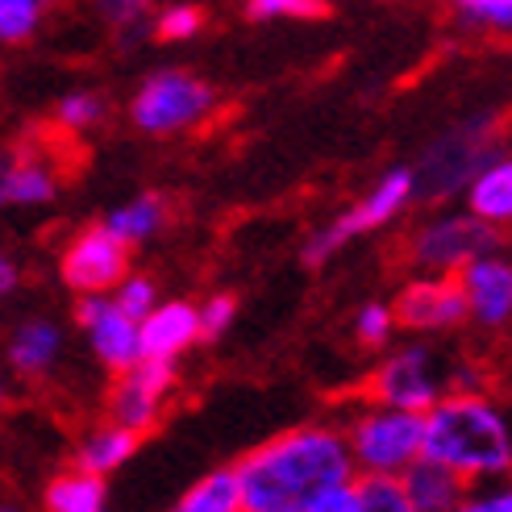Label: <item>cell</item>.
I'll list each match as a JSON object with an SVG mask.
<instances>
[{"mask_svg": "<svg viewBox=\"0 0 512 512\" xmlns=\"http://www.w3.org/2000/svg\"><path fill=\"white\" fill-rule=\"evenodd\" d=\"M242 512H313L358 479L338 421H304L246 450L238 463Z\"/></svg>", "mask_w": 512, "mask_h": 512, "instance_id": "obj_1", "label": "cell"}, {"mask_svg": "<svg viewBox=\"0 0 512 512\" xmlns=\"http://www.w3.org/2000/svg\"><path fill=\"white\" fill-rule=\"evenodd\" d=\"M425 458L483 483L512 471V417L488 392H446L425 413Z\"/></svg>", "mask_w": 512, "mask_h": 512, "instance_id": "obj_2", "label": "cell"}, {"mask_svg": "<svg viewBox=\"0 0 512 512\" xmlns=\"http://www.w3.org/2000/svg\"><path fill=\"white\" fill-rule=\"evenodd\" d=\"M500 150H504V142H500V117L496 113H475V117L454 121L450 130H442L433 138L413 163L417 200L438 204V200L463 196V188L500 155Z\"/></svg>", "mask_w": 512, "mask_h": 512, "instance_id": "obj_3", "label": "cell"}, {"mask_svg": "<svg viewBox=\"0 0 512 512\" xmlns=\"http://www.w3.org/2000/svg\"><path fill=\"white\" fill-rule=\"evenodd\" d=\"M358 475H404L425 454V413L358 400L342 421Z\"/></svg>", "mask_w": 512, "mask_h": 512, "instance_id": "obj_4", "label": "cell"}, {"mask_svg": "<svg viewBox=\"0 0 512 512\" xmlns=\"http://www.w3.org/2000/svg\"><path fill=\"white\" fill-rule=\"evenodd\" d=\"M221 105V96L209 80L184 67L150 71L130 96V125L146 138H175L204 125Z\"/></svg>", "mask_w": 512, "mask_h": 512, "instance_id": "obj_5", "label": "cell"}, {"mask_svg": "<svg viewBox=\"0 0 512 512\" xmlns=\"http://www.w3.org/2000/svg\"><path fill=\"white\" fill-rule=\"evenodd\" d=\"M408 204H417L413 167L383 171L375 184L350 204V209H342L334 221H325L321 229H313L309 242L300 246V263L304 267H325L354 238H367V234H375V229L392 225L400 213H408Z\"/></svg>", "mask_w": 512, "mask_h": 512, "instance_id": "obj_6", "label": "cell"}, {"mask_svg": "<svg viewBox=\"0 0 512 512\" xmlns=\"http://www.w3.org/2000/svg\"><path fill=\"white\" fill-rule=\"evenodd\" d=\"M446 392H450V358H442L425 342L400 346L388 358H379L363 383V400L408 408V413H429Z\"/></svg>", "mask_w": 512, "mask_h": 512, "instance_id": "obj_7", "label": "cell"}, {"mask_svg": "<svg viewBox=\"0 0 512 512\" xmlns=\"http://www.w3.org/2000/svg\"><path fill=\"white\" fill-rule=\"evenodd\" d=\"M500 229L479 221L475 213H433L425 217L404 242V263L413 275H458V267L471 263L475 254L496 250Z\"/></svg>", "mask_w": 512, "mask_h": 512, "instance_id": "obj_8", "label": "cell"}, {"mask_svg": "<svg viewBox=\"0 0 512 512\" xmlns=\"http://www.w3.org/2000/svg\"><path fill=\"white\" fill-rule=\"evenodd\" d=\"M121 275H130V246L105 221L75 229L59 250V279L71 288V296L113 292Z\"/></svg>", "mask_w": 512, "mask_h": 512, "instance_id": "obj_9", "label": "cell"}, {"mask_svg": "<svg viewBox=\"0 0 512 512\" xmlns=\"http://www.w3.org/2000/svg\"><path fill=\"white\" fill-rule=\"evenodd\" d=\"M175 363H134L130 371L113 375L109 392H105V417L134 429V433H150L159 425L163 408H167V396L175 392Z\"/></svg>", "mask_w": 512, "mask_h": 512, "instance_id": "obj_10", "label": "cell"}, {"mask_svg": "<svg viewBox=\"0 0 512 512\" xmlns=\"http://www.w3.org/2000/svg\"><path fill=\"white\" fill-rule=\"evenodd\" d=\"M392 313L408 334H450L467 325V296L458 275H413L392 296Z\"/></svg>", "mask_w": 512, "mask_h": 512, "instance_id": "obj_11", "label": "cell"}, {"mask_svg": "<svg viewBox=\"0 0 512 512\" xmlns=\"http://www.w3.org/2000/svg\"><path fill=\"white\" fill-rule=\"evenodd\" d=\"M75 325L88 334L92 358L109 375L130 371L134 363H142V346H138V321L125 317L117 304L109 300V292L96 296H75Z\"/></svg>", "mask_w": 512, "mask_h": 512, "instance_id": "obj_12", "label": "cell"}, {"mask_svg": "<svg viewBox=\"0 0 512 512\" xmlns=\"http://www.w3.org/2000/svg\"><path fill=\"white\" fill-rule=\"evenodd\" d=\"M458 284L467 296V321L488 329H508L512 325V259L500 250H483L471 263L458 267Z\"/></svg>", "mask_w": 512, "mask_h": 512, "instance_id": "obj_13", "label": "cell"}, {"mask_svg": "<svg viewBox=\"0 0 512 512\" xmlns=\"http://www.w3.org/2000/svg\"><path fill=\"white\" fill-rule=\"evenodd\" d=\"M138 346L150 363H175L200 346V313L192 300H159L138 321Z\"/></svg>", "mask_w": 512, "mask_h": 512, "instance_id": "obj_14", "label": "cell"}, {"mask_svg": "<svg viewBox=\"0 0 512 512\" xmlns=\"http://www.w3.org/2000/svg\"><path fill=\"white\" fill-rule=\"evenodd\" d=\"M63 175L50 155L34 146H17L0 155V209H38L59 196Z\"/></svg>", "mask_w": 512, "mask_h": 512, "instance_id": "obj_15", "label": "cell"}, {"mask_svg": "<svg viewBox=\"0 0 512 512\" xmlns=\"http://www.w3.org/2000/svg\"><path fill=\"white\" fill-rule=\"evenodd\" d=\"M63 354H67V334H63V325L50 317H25L21 325H13V334L5 342L9 371L30 383L55 375Z\"/></svg>", "mask_w": 512, "mask_h": 512, "instance_id": "obj_16", "label": "cell"}, {"mask_svg": "<svg viewBox=\"0 0 512 512\" xmlns=\"http://www.w3.org/2000/svg\"><path fill=\"white\" fill-rule=\"evenodd\" d=\"M138 446H142V433H134V429H125V425H117V421L105 417L100 425H92L88 433H80L71 463L92 471V475H105L109 479V475H117L138 454Z\"/></svg>", "mask_w": 512, "mask_h": 512, "instance_id": "obj_17", "label": "cell"}, {"mask_svg": "<svg viewBox=\"0 0 512 512\" xmlns=\"http://www.w3.org/2000/svg\"><path fill=\"white\" fill-rule=\"evenodd\" d=\"M463 204H467V213L488 221L492 229H500V234L512 229V155L500 150V155L463 188Z\"/></svg>", "mask_w": 512, "mask_h": 512, "instance_id": "obj_18", "label": "cell"}, {"mask_svg": "<svg viewBox=\"0 0 512 512\" xmlns=\"http://www.w3.org/2000/svg\"><path fill=\"white\" fill-rule=\"evenodd\" d=\"M42 512H109V479L71 463L46 479Z\"/></svg>", "mask_w": 512, "mask_h": 512, "instance_id": "obj_19", "label": "cell"}, {"mask_svg": "<svg viewBox=\"0 0 512 512\" xmlns=\"http://www.w3.org/2000/svg\"><path fill=\"white\" fill-rule=\"evenodd\" d=\"M400 483H404V492H408V500H413L417 512H450L458 500H463V492L471 488L467 479H458L450 467L433 463V458H425V454L400 475Z\"/></svg>", "mask_w": 512, "mask_h": 512, "instance_id": "obj_20", "label": "cell"}, {"mask_svg": "<svg viewBox=\"0 0 512 512\" xmlns=\"http://www.w3.org/2000/svg\"><path fill=\"white\" fill-rule=\"evenodd\" d=\"M167 221H171V204L159 192H142L134 200L117 204V209H109V217H105V225L130 250L142 246V242H150V238H159L163 229H167Z\"/></svg>", "mask_w": 512, "mask_h": 512, "instance_id": "obj_21", "label": "cell"}, {"mask_svg": "<svg viewBox=\"0 0 512 512\" xmlns=\"http://www.w3.org/2000/svg\"><path fill=\"white\" fill-rule=\"evenodd\" d=\"M167 512H242V488L234 467H213L179 496Z\"/></svg>", "mask_w": 512, "mask_h": 512, "instance_id": "obj_22", "label": "cell"}, {"mask_svg": "<svg viewBox=\"0 0 512 512\" xmlns=\"http://www.w3.org/2000/svg\"><path fill=\"white\" fill-rule=\"evenodd\" d=\"M109 117V105H105V96L92 92V88H75V92H63L59 96V105H55V125L63 134L71 138H80L88 130H96L100 121Z\"/></svg>", "mask_w": 512, "mask_h": 512, "instance_id": "obj_23", "label": "cell"}, {"mask_svg": "<svg viewBox=\"0 0 512 512\" xmlns=\"http://www.w3.org/2000/svg\"><path fill=\"white\" fill-rule=\"evenodd\" d=\"M354 512H417L396 475H358L354 479Z\"/></svg>", "mask_w": 512, "mask_h": 512, "instance_id": "obj_24", "label": "cell"}, {"mask_svg": "<svg viewBox=\"0 0 512 512\" xmlns=\"http://www.w3.org/2000/svg\"><path fill=\"white\" fill-rule=\"evenodd\" d=\"M55 0H0V46L30 42Z\"/></svg>", "mask_w": 512, "mask_h": 512, "instance_id": "obj_25", "label": "cell"}, {"mask_svg": "<svg viewBox=\"0 0 512 512\" xmlns=\"http://www.w3.org/2000/svg\"><path fill=\"white\" fill-rule=\"evenodd\" d=\"M446 5L467 30L512 38V0H446Z\"/></svg>", "mask_w": 512, "mask_h": 512, "instance_id": "obj_26", "label": "cell"}, {"mask_svg": "<svg viewBox=\"0 0 512 512\" xmlns=\"http://www.w3.org/2000/svg\"><path fill=\"white\" fill-rule=\"evenodd\" d=\"M204 30V9L192 5V0H175V5H163L150 21V34L159 42H192Z\"/></svg>", "mask_w": 512, "mask_h": 512, "instance_id": "obj_27", "label": "cell"}, {"mask_svg": "<svg viewBox=\"0 0 512 512\" xmlns=\"http://www.w3.org/2000/svg\"><path fill=\"white\" fill-rule=\"evenodd\" d=\"M396 338V313L392 300H367L363 309L354 313V342L363 350H383Z\"/></svg>", "mask_w": 512, "mask_h": 512, "instance_id": "obj_28", "label": "cell"}, {"mask_svg": "<svg viewBox=\"0 0 512 512\" xmlns=\"http://www.w3.org/2000/svg\"><path fill=\"white\" fill-rule=\"evenodd\" d=\"M250 21H321L329 17V0H246Z\"/></svg>", "mask_w": 512, "mask_h": 512, "instance_id": "obj_29", "label": "cell"}, {"mask_svg": "<svg viewBox=\"0 0 512 512\" xmlns=\"http://www.w3.org/2000/svg\"><path fill=\"white\" fill-rule=\"evenodd\" d=\"M92 13L117 34H142L150 30V9L155 0H88Z\"/></svg>", "mask_w": 512, "mask_h": 512, "instance_id": "obj_30", "label": "cell"}, {"mask_svg": "<svg viewBox=\"0 0 512 512\" xmlns=\"http://www.w3.org/2000/svg\"><path fill=\"white\" fill-rule=\"evenodd\" d=\"M109 300L117 304V309L125 313V317H134V321H142L150 309H155V304L163 300L159 296V284L150 275H121L117 284H113V292H109Z\"/></svg>", "mask_w": 512, "mask_h": 512, "instance_id": "obj_31", "label": "cell"}, {"mask_svg": "<svg viewBox=\"0 0 512 512\" xmlns=\"http://www.w3.org/2000/svg\"><path fill=\"white\" fill-rule=\"evenodd\" d=\"M450 512H512V471L500 479H483L471 483Z\"/></svg>", "mask_w": 512, "mask_h": 512, "instance_id": "obj_32", "label": "cell"}, {"mask_svg": "<svg viewBox=\"0 0 512 512\" xmlns=\"http://www.w3.org/2000/svg\"><path fill=\"white\" fill-rule=\"evenodd\" d=\"M196 313H200V342H217L229 334V325L238 321V296L213 292L209 300L196 304Z\"/></svg>", "mask_w": 512, "mask_h": 512, "instance_id": "obj_33", "label": "cell"}, {"mask_svg": "<svg viewBox=\"0 0 512 512\" xmlns=\"http://www.w3.org/2000/svg\"><path fill=\"white\" fill-rule=\"evenodd\" d=\"M450 392H488V375L475 363H450Z\"/></svg>", "mask_w": 512, "mask_h": 512, "instance_id": "obj_34", "label": "cell"}, {"mask_svg": "<svg viewBox=\"0 0 512 512\" xmlns=\"http://www.w3.org/2000/svg\"><path fill=\"white\" fill-rule=\"evenodd\" d=\"M17 284H21V267H17V259H13L9 250H0V300L13 296Z\"/></svg>", "mask_w": 512, "mask_h": 512, "instance_id": "obj_35", "label": "cell"}, {"mask_svg": "<svg viewBox=\"0 0 512 512\" xmlns=\"http://www.w3.org/2000/svg\"><path fill=\"white\" fill-rule=\"evenodd\" d=\"M313 512H354V483L350 488H338V492H329Z\"/></svg>", "mask_w": 512, "mask_h": 512, "instance_id": "obj_36", "label": "cell"}, {"mask_svg": "<svg viewBox=\"0 0 512 512\" xmlns=\"http://www.w3.org/2000/svg\"><path fill=\"white\" fill-rule=\"evenodd\" d=\"M9 408V371H5V363H0V413Z\"/></svg>", "mask_w": 512, "mask_h": 512, "instance_id": "obj_37", "label": "cell"}, {"mask_svg": "<svg viewBox=\"0 0 512 512\" xmlns=\"http://www.w3.org/2000/svg\"><path fill=\"white\" fill-rule=\"evenodd\" d=\"M0 512H30L17 496H0Z\"/></svg>", "mask_w": 512, "mask_h": 512, "instance_id": "obj_38", "label": "cell"}]
</instances>
